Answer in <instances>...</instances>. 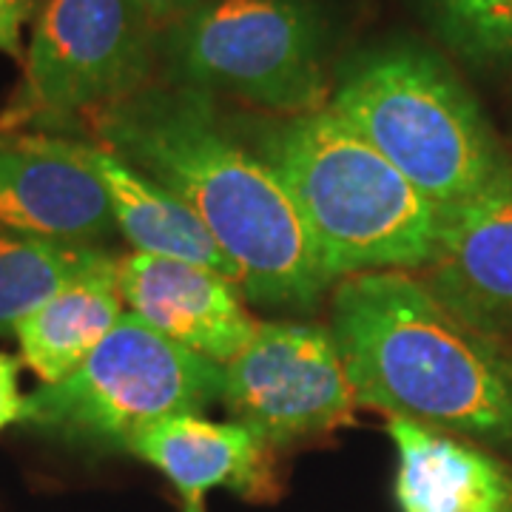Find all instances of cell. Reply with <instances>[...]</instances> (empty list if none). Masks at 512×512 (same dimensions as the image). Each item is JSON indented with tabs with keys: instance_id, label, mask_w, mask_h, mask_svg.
Returning <instances> with one entry per match:
<instances>
[{
	"instance_id": "6da1fadb",
	"label": "cell",
	"mask_w": 512,
	"mask_h": 512,
	"mask_svg": "<svg viewBox=\"0 0 512 512\" xmlns=\"http://www.w3.org/2000/svg\"><path fill=\"white\" fill-rule=\"evenodd\" d=\"M100 146L168 188L237 262L242 293L274 308H311L330 288L305 220L274 171L225 126L214 94L151 86L97 111Z\"/></svg>"
},
{
	"instance_id": "7a4b0ae2",
	"label": "cell",
	"mask_w": 512,
	"mask_h": 512,
	"mask_svg": "<svg viewBox=\"0 0 512 512\" xmlns=\"http://www.w3.org/2000/svg\"><path fill=\"white\" fill-rule=\"evenodd\" d=\"M330 333L356 404L490 441H512V359L407 271L339 279Z\"/></svg>"
},
{
	"instance_id": "3957f363",
	"label": "cell",
	"mask_w": 512,
	"mask_h": 512,
	"mask_svg": "<svg viewBox=\"0 0 512 512\" xmlns=\"http://www.w3.org/2000/svg\"><path fill=\"white\" fill-rule=\"evenodd\" d=\"M239 137L285 185L333 282L433 259L439 208L330 106L256 120Z\"/></svg>"
},
{
	"instance_id": "277c9868",
	"label": "cell",
	"mask_w": 512,
	"mask_h": 512,
	"mask_svg": "<svg viewBox=\"0 0 512 512\" xmlns=\"http://www.w3.org/2000/svg\"><path fill=\"white\" fill-rule=\"evenodd\" d=\"M328 106L441 214L512 168L473 94L419 43H384L350 57Z\"/></svg>"
},
{
	"instance_id": "5b68a950",
	"label": "cell",
	"mask_w": 512,
	"mask_h": 512,
	"mask_svg": "<svg viewBox=\"0 0 512 512\" xmlns=\"http://www.w3.org/2000/svg\"><path fill=\"white\" fill-rule=\"evenodd\" d=\"M222 396V365L123 313L66 379L26 396L23 424L46 436L126 450L157 421L205 413Z\"/></svg>"
},
{
	"instance_id": "8992f818",
	"label": "cell",
	"mask_w": 512,
	"mask_h": 512,
	"mask_svg": "<svg viewBox=\"0 0 512 512\" xmlns=\"http://www.w3.org/2000/svg\"><path fill=\"white\" fill-rule=\"evenodd\" d=\"M174 83L274 114L325 109L328 26L313 0H205L165 32Z\"/></svg>"
},
{
	"instance_id": "52a82bcc",
	"label": "cell",
	"mask_w": 512,
	"mask_h": 512,
	"mask_svg": "<svg viewBox=\"0 0 512 512\" xmlns=\"http://www.w3.org/2000/svg\"><path fill=\"white\" fill-rule=\"evenodd\" d=\"M157 29L137 0H40L6 126H63L146 89Z\"/></svg>"
},
{
	"instance_id": "ba28073f",
	"label": "cell",
	"mask_w": 512,
	"mask_h": 512,
	"mask_svg": "<svg viewBox=\"0 0 512 512\" xmlns=\"http://www.w3.org/2000/svg\"><path fill=\"white\" fill-rule=\"evenodd\" d=\"M220 399L271 447L342 427L359 407L333 333L308 322H259L222 365Z\"/></svg>"
},
{
	"instance_id": "9c48e42d",
	"label": "cell",
	"mask_w": 512,
	"mask_h": 512,
	"mask_svg": "<svg viewBox=\"0 0 512 512\" xmlns=\"http://www.w3.org/2000/svg\"><path fill=\"white\" fill-rule=\"evenodd\" d=\"M0 231L97 248L117 231L109 191L83 143L18 137L0 143Z\"/></svg>"
},
{
	"instance_id": "30bf717a",
	"label": "cell",
	"mask_w": 512,
	"mask_h": 512,
	"mask_svg": "<svg viewBox=\"0 0 512 512\" xmlns=\"http://www.w3.org/2000/svg\"><path fill=\"white\" fill-rule=\"evenodd\" d=\"M421 276L441 302L487 336L512 333V168L441 214Z\"/></svg>"
},
{
	"instance_id": "8fae6325",
	"label": "cell",
	"mask_w": 512,
	"mask_h": 512,
	"mask_svg": "<svg viewBox=\"0 0 512 512\" xmlns=\"http://www.w3.org/2000/svg\"><path fill=\"white\" fill-rule=\"evenodd\" d=\"M126 311L165 339L228 365L254 336L256 322L237 282L194 262L128 254L120 259Z\"/></svg>"
},
{
	"instance_id": "7c38bea8",
	"label": "cell",
	"mask_w": 512,
	"mask_h": 512,
	"mask_svg": "<svg viewBox=\"0 0 512 512\" xmlns=\"http://www.w3.org/2000/svg\"><path fill=\"white\" fill-rule=\"evenodd\" d=\"M274 450L242 421H211L185 413L157 421L131 441L128 453L157 467L185 504H202L214 487H228L248 501L276 495Z\"/></svg>"
},
{
	"instance_id": "4fadbf2b",
	"label": "cell",
	"mask_w": 512,
	"mask_h": 512,
	"mask_svg": "<svg viewBox=\"0 0 512 512\" xmlns=\"http://www.w3.org/2000/svg\"><path fill=\"white\" fill-rule=\"evenodd\" d=\"M402 512H512V473L493 456L424 421L393 416Z\"/></svg>"
},
{
	"instance_id": "5bb4252c",
	"label": "cell",
	"mask_w": 512,
	"mask_h": 512,
	"mask_svg": "<svg viewBox=\"0 0 512 512\" xmlns=\"http://www.w3.org/2000/svg\"><path fill=\"white\" fill-rule=\"evenodd\" d=\"M83 148L109 191L117 231L131 242L137 254L194 262L242 288L237 262L222 251L220 242L211 237L200 217L177 194L154 183L100 143H83Z\"/></svg>"
},
{
	"instance_id": "9a60e30c",
	"label": "cell",
	"mask_w": 512,
	"mask_h": 512,
	"mask_svg": "<svg viewBox=\"0 0 512 512\" xmlns=\"http://www.w3.org/2000/svg\"><path fill=\"white\" fill-rule=\"evenodd\" d=\"M126 313L120 291V259L103 254L89 271L74 276L15 330L23 362L43 384L66 379L86 362Z\"/></svg>"
},
{
	"instance_id": "2e32d148",
	"label": "cell",
	"mask_w": 512,
	"mask_h": 512,
	"mask_svg": "<svg viewBox=\"0 0 512 512\" xmlns=\"http://www.w3.org/2000/svg\"><path fill=\"white\" fill-rule=\"evenodd\" d=\"M106 251L0 231V333L18 325Z\"/></svg>"
},
{
	"instance_id": "e0dca14e",
	"label": "cell",
	"mask_w": 512,
	"mask_h": 512,
	"mask_svg": "<svg viewBox=\"0 0 512 512\" xmlns=\"http://www.w3.org/2000/svg\"><path fill=\"white\" fill-rule=\"evenodd\" d=\"M444 40L470 63L512 57V0H430Z\"/></svg>"
},
{
	"instance_id": "ac0fdd59",
	"label": "cell",
	"mask_w": 512,
	"mask_h": 512,
	"mask_svg": "<svg viewBox=\"0 0 512 512\" xmlns=\"http://www.w3.org/2000/svg\"><path fill=\"white\" fill-rule=\"evenodd\" d=\"M40 0H0V52L23 57V26L35 18Z\"/></svg>"
},
{
	"instance_id": "d6986e66",
	"label": "cell",
	"mask_w": 512,
	"mask_h": 512,
	"mask_svg": "<svg viewBox=\"0 0 512 512\" xmlns=\"http://www.w3.org/2000/svg\"><path fill=\"white\" fill-rule=\"evenodd\" d=\"M26 396L20 393V359L0 353V430L23 421Z\"/></svg>"
},
{
	"instance_id": "ffe728a7",
	"label": "cell",
	"mask_w": 512,
	"mask_h": 512,
	"mask_svg": "<svg viewBox=\"0 0 512 512\" xmlns=\"http://www.w3.org/2000/svg\"><path fill=\"white\" fill-rule=\"evenodd\" d=\"M137 3L148 15V20L154 23V29L165 35L168 29L183 23L191 12H197L205 0H137Z\"/></svg>"
},
{
	"instance_id": "44dd1931",
	"label": "cell",
	"mask_w": 512,
	"mask_h": 512,
	"mask_svg": "<svg viewBox=\"0 0 512 512\" xmlns=\"http://www.w3.org/2000/svg\"><path fill=\"white\" fill-rule=\"evenodd\" d=\"M185 512H202V504H185Z\"/></svg>"
}]
</instances>
